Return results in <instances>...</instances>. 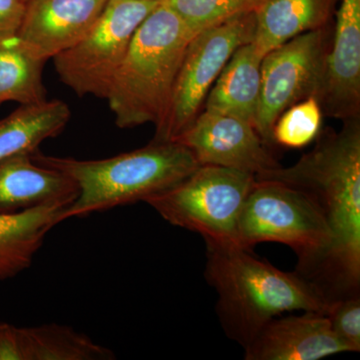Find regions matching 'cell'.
I'll list each match as a JSON object with an SVG mask.
<instances>
[{
  "instance_id": "cell-1",
  "label": "cell",
  "mask_w": 360,
  "mask_h": 360,
  "mask_svg": "<svg viewBox=\"0 0 360 360\" xmlns=\"http://www.w3.org/2000/svg\"><path fill=\"white\" fill-rule=\"evenodd\" d=\"M290 167L255 177L300 189L314 201L331 233L330 245L312 285L326 302L360 295V123L343 120Z\"/></svg>"
},
{
  "instance_id": "cell-2",
  "label": "cell",
  "mask_w": 360,
  "mask_h": 360,
  "mask_svg": "<svg viewBox=\"0 0 360 360\" xmlns=\"http://www.w3.org/2000/svg\"><path fill=\"white\" fill-rule=\"evenodd\" d=\"M206 248L205 277L217 293L220 324L243 348L285 312L328 311L321 293L297 272H284L240 246Z\"/></svg>"
},
{
  "instance_id": "cell-3",
  "label": "cell",
  "mask_w": 360,
  "mask_h": 360,
  "mask_svg": "<svg viewBox=\"0 0 360 360\" xmlns=\"http://www.w3.org/2000/svg\"><path fill=\"white\" fill-rule=\"evenodd\" d=\"M32 160L70 177L78 189L65 210L66 220L146 201L177 186L200 167L179 141H153L148 146L97 160L56 158L37 153Z\"/></svg>"
},
{
  "instance_id": "cell-4",
  "label": "cell",
  "mask_w": 360,
  "mask_h": 360,
  "mask_svg": "<svg viewBox=\"0 0 360 360\" xmlns=\"http://www.w3.org/2000/svg\"><path fill=\"white\" fill-rule=\"evenodd\" d=\"M193 37L163 1L142 21L105 98L118 127L161 122Z\"/></svg>"
},
{
  "instance_id": "cell-5",
  "label": "cell",
  "mask_w": 360,
  "mask_h": 360,
  "mask_svg": "<svg viewBox=\"0 0 360 360\" xmlns=\"http://www.w3.org/2000/svg\"><path fill=\"white\" fill-rule=\"evenodd\" d=\"M238 240L240 248L251 250L262 243L290 246L298 257L295 271L311 283L330 245L331 233L307 193L276 180L257 179L241 210Z\"/></svg>"
},
{
  "instance_id": "cell-6",
  "label": "cell",
  "mask_w": 360,
  "mask_h": 360,
  "mask_svg": "<svg viewBox=\"0 0 360 360\" xmlns=\"http://www.w3.org/2000/svg\"><path fill=\"white\" fill-rule=\"evenodd\" d=\"M255 181L238 170L200 165L177 186L144 202L170 224L200 234L206 245L239 246V217Z\"/></svg>"
},
{
  "instance_id": "cell-7",
  "label": "cell",
  "mask_w": 360,
  "mask_h": 360,
  "mask_svg": "<svg viewBox=\"0 0 360 360\" xmlns=\"http://www.w3.org/2000/svg\"><path fill=\"white\" fill-rule=\"evenodd\" d=\"M160 4L155 0H108L89 32L54 56L61 82L77 96L106 98L135 32Z\"/></svg>"
},
{
  "instance_id": "cell-8",
  "label": "cell",
  "mask_w": 360,
  "mask_h": 360,
  "mask_svg": "<svg viewBox=\"0 0 360 360\" xmlns=\"http://www.w3.org/2000/svg\"><path fill=\"white\" fill-rule=\"evenodd\" d=\"M255 11L206 28L194 35L180 65L167 110L156 125L155 141H175L193 124L227 61L253 40Z\"/></svg>"
},
{
  "instance_id": "cell-9",
  "label": "cell",
  "mask_w": 360,
  "mask_h": 360,
  "mask_svg": "<svg viewBox=\"0 0 360 360\" xmlns=\"http://www.w3.org/2000/svg\"><path fill=\"white\" fill-rule=\"evenodd\" d=\"M324 28L302 33L267 52L262 63V90L255 129L267 146L274 143L277 118L293 104L319 99L326 51Z\"/></svg>"
},
{
  "instance_id": "cell-10",
  "label": "cell",
  "mask_w": 360,
  "mask_h": 360,
  "mask_svg": "<svg viewBox=\"0 0 360 360\" xmlns=\"http://www.w3.org/2000/svg\"><path fill=\"white\" fill-rule=\"evenodd\" d=\"M200 165H215L257 177L281 167L252 123L203 110L177 141Z\"/></svg>"
},
{
  "instance_id": "cell-11",
  "label": "cell",
  "mask_w": 360,
  "mask_h": 360,
  "mask_svg": "<svg viewBox=\"0 0 360 360\" xmlns=\"http://www.w3.org/2000/svg\"><path fill=\"white\" fill-rule=\"evenodd\" d=\"M319 101L323 113L330 117H359L360 0H341Z\"/></svg>"
},
{
  "instance_id": "cell-12",
  "label": "cell",
  "mask_w": 360,
  "mask_h": 360,
  "mask_svg": "<svg viewBox=\"0 0 360 360\" xmlns=\"http://www.w3.org/2000/svg\"><path fill=\"white\" fill-rule=\"evenodd\" d=\"M245 352V360H319L348 349L326 314L302 311L267 322Z\"/></svg>"
},
{
  "instance_id": "cell-13",
  "label": "cell",
  "mask_w": 360,
  "mask_h": 360,
  "mask_svg": "<svg viewBox=\"0 0 360 360\" xmlns=\"http://www.w3.org/2000/svg\"><path fill=\"white\" fill-rule=\"evenodd\" d=\"M108 0H27L18 34L49 60L89 32Z\"/></svg>"
},
{
  "instance_id": "cell-14",
  "label": "cell",
  "mask_w": 360,
  "mask_h": 360,
  "mask_svg": "<svg viewBox=\"0 0 360 360\" xmlns=\"http://www.w3.org/2000/svg\"><path fill=\"white\" fill-rule=\"evenodd\" d=\"M75 182L32 155L0 160V212L11 213L41 205H70L77 198Z\"/></svg>"
},
{
  "instance_id": "cell-15",
  "label": "cell",
  "mask_w": 360,
  "mask_h": 360,
  "mask_svg": "<svg viewBox=\"0 0 360 360\" xmlns=\"http://www.w3.org/2000/svg\"><path fill=\"white\" fill-rule=\"evenodd\" d=\"M65 205H41L18 212H0V281L32 264L49 232L65 221Z\"/></svg>"
},
{
  "instance_id": "cell-16",
  "label": "cell",
  "mask_w": 360,
  "mask_h": 360,
  "mask_svg": "<svg viewBox=\"0 0 360 360\" xmlns=\"http://www.w3.org/2000/svg\"><path fill=\"white\" fill-rule=\"evenodd\" d=\"M262 58L252 41L239 46L210 89L203 110L236 116L253 124L262 90Z\"/></svg>"
},
{
  "instance_id": "cell-17",
  "label": "cell",
  "mask_w": 360,
  "mask_h": 360,
  "mask_svg": "<svg viewBox=\"0 0 360 360\" xmlns=\"http://www.w3.org/2000/svg\"><path fill=\"white\" fill-rule=\"evenodd\" d=\"M338 0H262L255 11L253 44L265 56L302 33L324 28Z\"/></svg>"
},
{
  "instance_id": "cell-18",
  "label": "cell",
  "mask_w": 360,
  "mask_h": 360,
  "mask_svg": "<svg viewBox=\"0 0 360 360\" xmlns=\"http://www.w3.org/2000/svg\"><path fill=\"white\" fill-rule=\"evenodd\" d=\"M70 118L68 104L58 99L21 104L0 120V160L37 153L40 143L63 131Z\"/></svg>"
},
{
  "instance_id": "cell-19",
  "label": "cell",
  "mask_w": 360,
  "mask_h": 360,
  "mask_svg": "<svg viewBox=\"0 0 360 360\" xmlns=\"http://www.w3.org/2000/svg\"><path fill=\"white\" fill-rule=\"evenodd\" d=\"M45 61L18 33L0 39V104L45 101L46 90L42 77Z\"/></svg>"
},
{
  "instance_id": "cell-20",
  "label": "cell",
  "mask_w": 360,
  "mask_h": 360,
  "mask_svg": "<svg viewBox=\"0 0 360 360\" xmlns=\"http://www.w3.org/2000/svg\"><path fill=\"white\" fill-rule=\"evenodd\" d=\"M23 360H112L115 354L70 326L20 328Z\"/></svg>"
},
{
  "instance_id": "cell-21",
  "label": "cell",
  "mask_w": 360,
  "mask_h": 360,
  "mask_svg": "<svg viewBox=\"0 0 360 360\" xmlns=\"http://www.w3.org/2000/svg\"><path fill=\"white\" fill-rule=\"evenodd\" d=\"M262 0H165L193 35L241 14L253 13Z\"/></svg>"
},
{
  "instance_id": "cell-22",
  "label": "cell",
  "mask_w": 360,
  "mask_h": 360,
  "mask_svg": "<svg viewBox=\"0 0 360 360\" xmlns=\"http://www.w3.org/2000/svg\"><path fill=\"white\" fill-rule=\"evenodd\" d=\"M321 103L312 96L293 104L277 118L272 141L283 148H302L316 139L322 123Z\"/></svg>"
},
{
  "instance_id": "cell-23",
  "label": "cell",
  "mask_w": 360,
  "mask_h": 360,
  "mask_svg": "<svg viewBox=\"0 0 360 360\" xmlns=\"http://www.w3.org/2000/svg\"><path fill=\"white\" fill-rule=\"evenodd\" d=\"M326 316L333 333L348 352L360 350V295L336 300L328 305Z\"/></svg>"
},
{
  "instance_id": "cell-24",
  "label": "cell",
  "mask_w": 360,
  "mask_h": 360,
  "mask_svg": "<svg viewBox=\"0 0 360 360\" xmlns=\"http://www.w3.org/2000/svg\"><path fill=\"white\" fill-rule=\"evenodd\" d=\"M26 4L27 0H0V39L18 33Z\"/></svg>"
},
{
  "instance_id": "cell-25",
  "label": "cell",
  "mask_w": 360,
  "mask_h": 360,
  "mask_svg": "<svg viewBox=\"0 0 360 360\" xmlns=\"http://www.w3.org/2000/svg\"><path fill=\"white\" fill-rule=\"evenodd\" d=\"M15 350L14 326L0 322V360L13 359Z\"/></svg>"
},
{
  "instance_id": "cell-26",
  "label": "cell",
  "mask_w": 360,
  "mask_h": 360,
  "mask_svg": "<svg viewBox=\"0 0 360 360\" xmlns=\"http://www.w3.org/2000/svg\"><path fill=\"white\" fill-rule=\"evenodd\" d=\"M155 1H160V2H162V1H165V0H155Z\"/></svg>"
}]
</instances>
